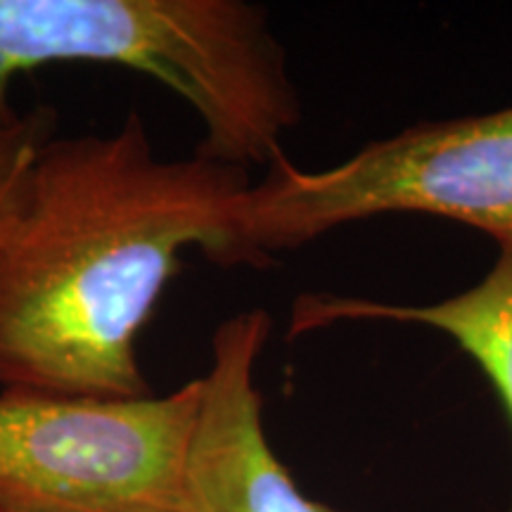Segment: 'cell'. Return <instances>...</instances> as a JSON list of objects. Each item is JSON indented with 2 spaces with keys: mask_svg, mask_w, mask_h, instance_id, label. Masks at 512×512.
Listing matches in <instances>:
<instances>
[{
  "mask_svg": "<svg viewBox=\"0 0 512 512\" xmlns=\"http://www.w3.org/2000/svg\"><path fill=\"white\" fill-rule=\"evenodd\" d=\"M249 185L240 166L162 159L138 112L112 133L48 138L0 211V387L152 394L140 332L185 249L223 264Z\"/></svg>",
  "mask_w": 512,
  "mask_h": 512,
  "instance_id": "1",
  "label": "cell"
},
{
  "mask_svg": "<svg viewBox=\"0 0 512 512\" xmlns=\"http://www.w3.org/2000/svg\"><path fill=\"white\" fill-rule=\"evenodd\" d=\"M57 62L150 76L200 117L197 155L245 171L285 157L302 119L266 10L242 0H0V128L22 117L12 81Z\"/></svg>",
  "mask_w": 512,
  "mask_h": 512,
  "instance_id": "2",
  "label": "cell"
},
{
  "mask_svg": "<svg viewBox=\"0 0 512 512\" xmlns=\"http://www.w3.org/2000/svg\"><path fill=\"white\" fill-rule=\"evenodd\" d=\"M387 214L458 221L512 249V107L422 121L320 171L275 159L235 207L223 266H266L275 252Z\"/></svg>",
  "mask_w": 512,
  "mask_h": 512,
  "instance_id": "3",
  "label": "cell"
},
{
  "mask_svg": "<svg viewBox=\"0 0 512 512\" xmlns=\"http://www.w3.org/2000/svg\"><path fill=\"white\" fill-rule=\"evenodd\" d=\"M202 382L166 396L0 392V512H190Z\"/></svg>",
  "mask_w": 512,
  "mask_h": 512,
  "instance_id": "4",
  "label": "cell"
},
{
  "mask_svg": "<svg viewBox=\"0 0 512 512\" xmlns=\"http://www.w3.org/2000/svg\"><path fill=\"white\" fill-rule=\"evenodd\" d=\"M268 337L264 309L235 313L211 337L185 467L190 512H342L306 496L268 441L254 380Z\"/></svg>",
  "mask_w": 512,
  "mask_h": 512,
  "instance_id": "5",
  "label": "cell"
},
{
  "mask_svg": "<svg viewBox=\"0 0 512 512\" xmlns=\"http://www.w3.org/2000/svg\"><path fill=\"white\" fill-rule=\"evenodd\" d=\"M349 320L425 325L444 332L486 375L512 425V249H498L494 268L475 287L437 304L413 306L342 294H302L294 302L290 335ZM503 512H512V501Z\"/></svg>",
  "mask_w": 512,
  "mask_h": 512,
  "instance_id": "6",
  "label": "cell"
},
{
  "mask_svg": "<svg viewBox=\"0 0 512 512\" xmlns=\"http://www.w3.org/2000/svg\"><path fill=\"white\" fill-rule=\"evenodd\" d=\"M55 119L57 114L50 107H36L15 124L0 128V211L38 147L55 136Z\"/></svg>",
  "mask_w": 512,
  "mask_h": 512,
  "instance_id": "7",
  "label": "cell"
}]
</instances>
